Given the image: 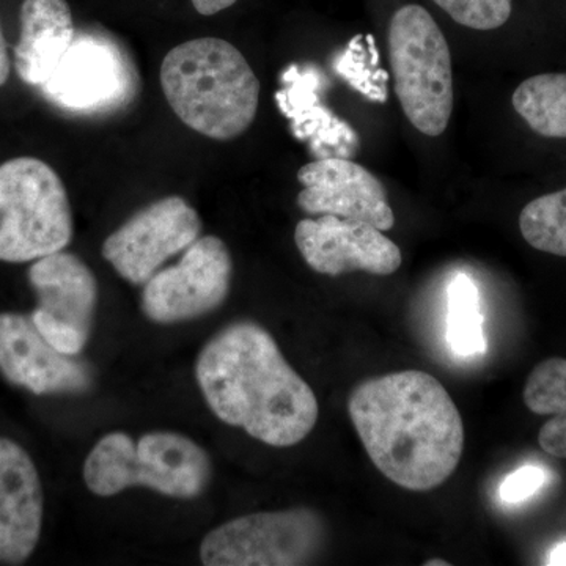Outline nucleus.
<instances>
[{
	"label": "nucleus",
	"instance_id": "f257e3e1",
	"mask_svg": "<svg viewBox=\"0 0 566 566\" xmlns=\"http://www.w3.org/2000/svg\"><path fill=\"white\" fill-rule=\"evenodd\" d=\"M348 412L371 463L405 490L441 486L463 457V417L446 387L424 371L360 382L349 395Z\"/></svg>",
	"mask_w": 566,
	"mask_h": 566
},
{
	"label": "nucleus",
	"instance_id": "f03ea898",
	"mask_svg": "<svg viewBox=\"0 0 566 566\" xmlns=\"http://www.w3.org/2000/svg\"><path fill=\"white\" fill-rule=\"evenodd\" d=\"M196 378L219 420L263 444H300L318 420L314 390L260 324L238 322L214 335L199 354Z\"/></svg>",
	"mask_w": 566,
	"mask_h": 566
},
{
	"label": "nucleus",
	"instance_id": "7ed1b4c3",
	"mask_svg": "<svg viewBox=\"0 0 566 566\" xmlns=\"http://www.w3.org/2000/svg\"><path fill=\"white\" fill-rule=\"evenodd\" d=\"M161 87L177 117L192 132L232 140L248 132L260 104V81L229 41H185L164 57Z\"/></svg>",
	"mask_w": 566,
	"mask_h": 566
},
{
	"label": "nucleus",
	"instance_id": "20e7f679",
	"mask_svg": "<svg viewBox=\"0 0 566 566\" xmlns=\"http://www.w3.org/2000/svg\"><path fill=\"white\" fill-rule=\"evenodd\" d=\"M210 455L172 431H155L134 442L115 431L99 439L84 463V482L91 493L111 497L134 486L177 499H196L211 480Z\"/></svg>",
	"mask_w": 566,
	"mask_h": 566
},
{
	"label": "nucleus",
	"instance_id": "39448f33",
	"mask_svg": "<svg viewBox=\"0 0 566 566\" xmlns=\"http://www.w3.org/2000/svg\"><path fill=\"white\" fill-rule=\"evenodd\" d=\"M73 238V211L59 174L32 156L0 164V262H35Z\"/></svg>",
	"mask_w": 566,
	"mask_h": 566
},
{
	"label": "nucleus",
	"instance_id": "423d86ee",
	"mask_svg": "<svg viewBox=\"0 0 566 566\" xmlns=\"http://www.w3.org/2000/svg\"><path fill=\"white\" fill-rule=\"evenodd\" d=\"M395 93L417 132L438 137L453 111L452 55L444 33L427 9L408 3L389 24Z\"/></svg>",
	"mask_w": 566,
	"mask_h": 566
},
{
	"label": "nucleus",
	"instance_id": "0eeeda50",
	"mask_svg": "<svg viewBox=\"0 0 566 566\" xmlns=\"http://www.w3.org/2000/svg\"><path fill=\"white\" fill-rule=\"evenodd\" d=\"M326 527L308 509L252 513L205 536L200 558L207 566H296L314 562Z\"/></svg>",
	"mask_w": 566,
	"mask_h": 566
},
{
	"label": "nucleus",
	"instance_id": "6e6552de",
	"mask_svg": "<svg viewBox=\"0 0 566 566\" xmlns=\"http://www.w3.org/2000/svg\"><path fill=\"white\" fill-rule=\"evenodd\" d=\"M232 274V255L221 238H199L186 249L180 262L145 283L142 311L159 324L210 314L229 296Z\"/></svg>",
	"mask_w": 566,
	"mask_h": 566
},
{
	"label": "nucleus",
	"instance_id": "1a4fd4ad",
	"mask_svg": "<svg viewBox=\"0 0 566 566\" xmlns=\"http://www.w3.org/2000/svg\"><path fill=\"white\" fill-rule=\"evenodd\" d=\"M29 282L36 294L31 318L59 352L80 356L91 338L98 304V282L80 256L55 252L35 260Z\"/></svg>",
	"mask_w": 566,
	"mask_h": 566
},
{
	"label": "nucleus",
	"instance_id": "9d476101",
	"mask_svg": "<svg viewBox=\"0 0 566 566\" xmlns=\"http://www.w3.org/2000/svg\"><path fill=\"white\" fill-rule=\"evenodd\" d=\"M200 232L202 221L191 205L182 197H164L111 233L102 252L125 281L145 285L170 256L196 243Z\"/></svg>",
	"mask_w": 566,
	"mask_h": 566
},
{
	"label": "nucleus",
	"instance_id": "9b49d317",
	"mask_svg": "<svg viewBox=\"0 0 566 566\" xmlns=\"http://www.w3.org/2000/svg\"><path fill=\"white\" fill-rule=\"evenodd\" d=\"M294 243L315 273L331 277L354 271L390 275L403 262L400 248L382 230L359 219H303L294 230Z\"/></svg>",
	"mask_w": 566,
	"mask_h": 566
},
{
	"label": "nucleus",
	"instance_id": "f8f14e48",
	"mask_svg": "<svg viewBox=\"0 0 566 566\" xmlns=\"http://www.w3.org/2000/svg\"><path fill=\"white\" fill-rule=\"evenodd\" d=\"M129 85L125 55L112 41L81 35L41 91L62 109L98 112L125 102Z\"/></svg>",
	"mask_w": 566,
	"mask_h": 566
},
{
	"label": "nucleus",
	"instance_id": "ddd939ff",
	"mask_svg": "<svg viewBox=\"0 0 566 566\" xmlns=\"http://www.w3.org/2000/svg\"><path fill=\"white\" fill-rule=\"evenodd\" d=\"M297 181L303 186L297 205L307 214L359 219L382 232L394 229L395 214L385 186L360 164L318 159L301 167Z\"/></svg>",
	"mask_w": 566,
	"mask_h": 566
},
{
	"label": "nucleus",
	"instance_id": "4468645a",
	"mask_svg": "<svg viewBox=\"0 0 566 566\" xmlns=\"http://www.w3.org/2000/svg\"><path fill=\"white\" fill-rule=\"evenodd\" d=\"M0 371L35 395L82 394L92 387L88 365L59 352L31 316L0 314Z\"/></svg>",
	"mask_w": 566,
	"mask_h": 566
},
{
	"label": "nucleus",
	"instance_id": "2eb2a0df",
	"mask_svg": "<svg viewBox=\"0 0 566 566\" xmlns=\"http://www.w3.org/2000/svg\"><path fill=\"white\" fill-rule=\"evenodd\" d=\"M44 494L31 455L0 438V562L24 564L40 542Z\"/></svg>",
	"mask_w": 566,
	"mask_h": 566
},
{
	"label": "nucleus",
	"instance_id": "dca6fc26",
	"mask_svg": "<svg viewBox=\"0 0 566 566\" xmlns=\"http://www.w3.org/2000/svg\"><path fill=\"white\" fill-rule=\"evenodd\" d=\"M20 21L14 69L25 84L41 87L76 39L73 14L66 0H24Z\"/></svg>",
	"mask_w": 566,
	"mask_h": 566
},
{
	"label": "nucleus",
	"instance_id": "f3484780",
	"mask_svg": "<svg viewBox=\"0 0 566 566\" xmlns=\"http://www.w3.org/2000/svg\"><path fill=\"white\" fill-rule=\"evenodd\" d=\"M523 397L528 411L554 416L539 430V447L547 455L566 458V359L551 357L536 365Z\"/></svg>",
	"mask_w": 566,
	"mask_h": 566
},
{
	"label": "nucleus",
	"instance_id": "a211bd4d",
	"mask_svg": "<svg viewBox=\"0 0 566 566\" xmlns=\"http://www.w3.org/2000/svg\"><path fill=\"white\" fill-rule=\"evenodd\" d=\"M513 107L532 132L566 139V73H546L521 82Z\"/></svg>",
	"mask_w": 566,
	"mask_h": 566
},
{
	"label": "nucleus",
	"instance_id": "6ab92c4d",
	"mask_svg": "<svg viewBox=\"0 0 566 566\" xmlns=\"http://www.w3.org/2000/svg\"><path fill=\"white\" fill-rule=\"evenodd\" d=\"M447 338L452 352L460 357L479 356L486 349L479 290L464 274L457 275L450 283Z\"/></svg>",
	"mask_w": 566,
	"mask_h": 566
},
{
	"label": "nucleus",
	"instance_id": "aec40b11",
	"mask_svg": "<svg viewBox=\"0 0 566 566\" xmlns=\"http://www.w3.org/2000/svg\"><path fill=\"white\" fill-rule=\"evenodd\" d=\"M520 229L536 251L566 256V189L527 203L520 214Z\"/></svg>",
	"mask_w": 566,
	"mask_h": 566
},
{
	"label": "nucleus",
	"instance_id": "412c9836",
	"mask_svg": "<svg viewBox=\"0 0 566 566\" xmlns=\"http://www.w3.org/2000/svg\"><path fill=\"white\" fill-rule=\"evenodd\" d=\"M458 24L474 31H494L512 17V0H433Z\"/></svg>",
	"mask_w": 566,
	"mask_h": 566
},
{
	"label": "nucleus",
	"instance_id": "4be33fe9",
	"mask_svg": "<svg viewBox=\"0 0 566 566\" xmlns=\"http://www.w3.org/2000/svg\"><path fill=\"white\" fill-rule=\"evenodd\" d=\"M546 474L542 469L534 465L517 469L504 480L501 486V497L510 504L526 501L532 494L542 488L545 483Z\"/></svg>",
	"mask_w": 566,
	"mask_h": 566
},
{
	"label": "nucleus",
	"instance_id": "5701e85b",
	"mask_svg": "<svg viewBox=\"0 0 566 566\" xmlns=\"http://www.w3.org/2000/svg\"><path fill=\"white\" fill-rule=\"evenodd\" d=\"M191 2L197 13L203 14V17H212V14L230 9L238 0H191Z\"/></svg>",
	"mask_w": 566,
	"mask_h": 566
},
{
	"label": "nucleus",
	"instance_id": "b1692460",
	"mask_svg": "<svg viewBox=\"0 0 566 566\" xmlns=\"http://www.w3.org/2000/svg\"><path fill=\"white\" fill-rule=\"evenodd\" d=\"M11 71V61L9 48H7L6 36H3L2 22H0V87L9 81Z\"/></svg>",
	"mask_w": 566,
	"mask_h": 566
},
{
	"label": "nucleus",
	"instance_id": "393cba45",
	"mask_svg": "<svg viewBox=\"0 0 566 566\" xmlns=\"http://www.w3.org/2000/svg\"><path fill=\"white\" fill-rule=\"evenodd\" d=\"M547 565H566V543H562V545H558L556 549L551 553Z\"/></svg>",
	"mask_w": 566,
	"mask_h": 566
},
{
	"label": "nucleus",
	"instance_id": "a878e982",
	"mask_svg": "<svg viewBox=\"0 0 566 566\" xmlns=\"http://www.w3.org/2000/svg\"><path fill=\"white\" fill-rule=\"evenodd\" d=\"M427 566H447L449 564H447V562L444 560H439V558H434V560H428L427 564H424Z\"/></svg>",
	"mask_w": 566,
	"mask_h": 566
}]
</instances>
